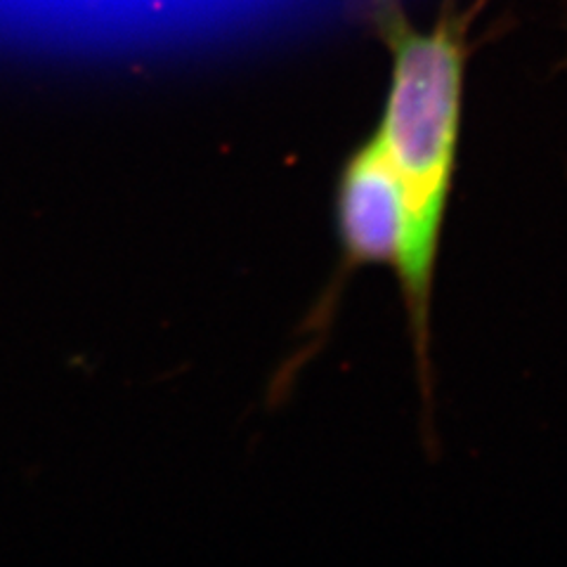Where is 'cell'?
Listing matches in <instances>:
<instances>
[{
  "label": "cell",
  "mask_w": 567,
  "mask_h": 567,
  "mask_svg": "<svg viewBox=\"0 0 567 567\" xmlns=\"http://www.w3.org/2000/svg\"><path fill=\"white\" fill-rule=\"evenodd\" d=\"M336 233L343 272L385 265L398 272L406 246V204L395 171L371 133L341 166L336 185Z\"/></svg>",
  "instance_id": "2"
},
{
  "label": "cell",
  "mask_w": 567,
  "mask_h": 567,
  "mask_svg": "<svg viewBox=\"0 0 567 567\" xmlns=\"http://www.w3.org/2000/svg\"><path fill=\"white\" fill-rule=\"evenodd\" d=\"M377 22L393 69L374 137L404 192L406 246L395 275L429 400L431 308L464 116L466 24L442 17L433 29H414L393 0L381 6Z\"/></svg>",
  "instance_id": "1"
}]
</instances>
